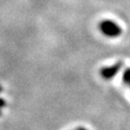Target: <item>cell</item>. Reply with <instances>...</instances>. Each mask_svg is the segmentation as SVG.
Wrapping results in <instances>:
<instances>
[{"instance_id":"obj_3","label":"cell","mask_w":130,"mask_h":130,"mask_svg":"<svg viewBox=\"0 0 130 130\" xmlns=\"http://www.w3.org/2000/svg\"><path fill=\"white\" fill-rule=\"evenodd\" d=\"M124 81L126 83H129L130 84V70L126 71L125 74H124Z\"/></svg>"},{"instance_id":"obj_4","label":"cell","mask_w":130,"mask_h":130,"mask_svg":"<svg viewBox=\"0 0 130 130\" xmlns=\"http://www.w3.org/2000/svg\"><path fill=\"white\" fill-rule=\"evenodd\" d=\"M6 107V102H5V100H3V99H1L0 97V109H3V108H5Z\"/></svg>"},{"instance_id":"obj_6","label":"cell","mask_w":130,"mask_h":130,"mask_svg":"<svg viewBox=\"0 0 130 130\" xmlns=\"http://www.w3.org/2000/svg\"><path fill=\"white\" fill-rule=\"evenodd\" d=\"M78 130H85V129H83V128H79Z\"/></svg>"},{"instance_id":"obj_1","label":"cell","mask_w":130,"mask_h":130,"mask_svg":"<svg viewBox=\"0 0 130 130\" xmlns=\"http://www.w3.org/2000/svg\"><path fill=\"white\" fill-rule=\"evenodd\" d=\"M100 30L104 35H106L107 37H111V38L118 37L122 33L121 27L118 26L115 22L110 21V20H106V21L101 22L100 23Z\"/></svg>"},{"instance_id":"obj_5","label":"cell","mask_w":130,"mask_h":130,"mask_svg":"<svg viewBox=\"0 0 130 130\" xmlns=\"http://www.w3.org/2000/svg\"><path fill=\"white\" fill-rule=\"evenodd\" d=\"M2 115V111H1V109H0V116Z\"/></svg>"},{"instance_id":"obj_2","label":"cell","mask_w":130,"mask_h":130,"mask_svg":"<svg viewBox=\"0 0 130 130\" xmlns=\"http://www.w3.org/2000/svg\"><path fill=\"white\" fill-rule=\"evenodd\" d=\"M121 67V63H117L113 67H108V68H104L101 71V75L105 78V79H110L113 78V76H115L118 72V70Z\"/></svg>"}]
</instances>
